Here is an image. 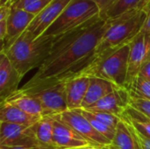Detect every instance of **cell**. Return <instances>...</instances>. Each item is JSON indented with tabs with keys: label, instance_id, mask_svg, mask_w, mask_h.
<instances>
[{
	"label": "cell",
	"instance_id": "cell-1",
	"mask_svg": "<svg viewBox=\"0 0 150 149\" xmlns=\"http://www.w3.org/2000/svg\"><path fill=\"white\" fill-rule=\"evenodd\" d=\"M106 28L107 19L98 14L76 28L54 37L48 57L22 89L62 81L78 74L91 62Z\"/></svg>",
	"mask_w": 150,
	"mask_h": 149
},
{
	"label": "cell",
	"instance_id": "cell-2",
	"mask_svg": "<svg viewBox=\"0 0 150 149\" xmlns=\"http://www.w3.org/2000/svg\"><path fill=\"white\" fill-rule=\"evenodd\" d=\"M54 40V36L41 35L34 39L26 30L4 52L23 77L33 68H39L48 57Z\"/></svg>",
	"mask_w": 150,
	"mask_h": 149
},
{
	"label": "cell",
	"instance_id": "cell-3",
	"mask_svg": "<svg viewBox=\"0 0 150 149\" xmlns=\"http://www.w3.org/2000/svg\"><path fill=\"white\" fill-rule=\"evenodd\" d=\"M129 51L128 43L118 48L109 49L98 54H94L91 62L76 75L101 78L118 87L126 88Z\"/></svg>",
	"mask_w": 150,
	"mask_h": 149
},
{
	"label": "cell",
	"instance_id": "cell-4",
	"mask_svg": "<svg viewBox=\"0 0 150 149\" xmlns=\"http://www.w3.org/2000/svg\"><path fill=\"white\" fill-rule=\"evenodd\" d=\"M147 15L142 9L134 8L107 19V28L98 42L95 54L118 48L130 43L142 31Z\"/></svg>",
	"mask_w": 150,
	"mask_h": 149
},
{
	"label": "cell",
	"instance_id": "cell-5",
	"mask_svg": "<svg viewBox=\"0 0 150 149\" xmlns=\"http://www.w3.org/2000/svg\"><path fill=\"white\" fill-rule=\"evenodd\" d=\"M100 12L99 6L92 0H71L43 35L56 37L84 24Z\"/></svg>",
	"mask_w": 150,
	"mask_h": 149
},
{
	"label": "cell",
	"instance_id": "cell-6",
	"mask_svg": "<svg viewBox=\"0 0 150 149\" xmlns=\"http://www.w3.org/2000/svg\"><path fill=\"white\" fill-rule=\"evenodd\" d=\"M22 90L40 102L42 116H55L68 110L64 81L44 83Z\"/></svg>",
	"mask_w": 150,
	"mask_h": 149
},
{
	"label": "cell",
	"instance_id": "cell-7",
	"mask_svg": "<svg viewBox=\"0 0 150 149\" xmlns=\"http://www.w3.org/2000/svg\"><path fill=\"white\" fill-rule=\"evenodd\" d=\"M54 117L75 130L81 137H83L90 145L96 147H107L111 141L99 134L90 121L83 115L80 109L67 110L64 112L52 116Z\"/></svg>",
	"mask_w": 150,
	"mask_h": 149
},
{
	"label": "cell",
	"instance_id": "cell-8",
	"mask_svg": "<svg viewBox=\"0 0 150 149\" xmlns=\"http://www.w3.org/2000/svg\"><path fill=\"white\" fill-rule=\"evenodd\" d=\"M129 47L128 73L126 89L138 76L143 64L150 60V33L141 32L129 43Z\"/></svg>",
	"mask_w": 150,
	"mask_h": 149
},
{
	"label": "cell",
	"instance_id": "cell-9",
	"mask_svg": "<svg viewBox=\"0 0 150 149\" xmlns=\"http://www.w3.org/2000/svg\"><path fill=\"white\" fill-rule=\"evenodd\" d=\"M0 146L40 147L33 126L0 122Z\"/></svg>",
	"mask_w": 150,
	"mask_h": 149
},
{
	"label": "cell",
	"instance_id": "cell-10",
	"mask_svg": "<svg viewBox=\"0 0 150 149\" xmlns=\"http://www.w3.org/2000/svg\"><path fill=\"white\" fill-rule=\"evenodd\" d=\"M35 15L22 9L11 7L7 19V32L2 41L1 52H5L28 28Z\"/></svg>",
	"mask_w": 150,
	"mask_h": 149
},
{
	"label": "cell",
	"instance_id": "cell-11",
	"mask_svg": "<svg viewBox=\"0 0 150 149\" xmlns=\"http://www.w3.org/2000/svg\"><path fill=\"white\" fill-rule=\"evenodd\" d=\"M70 2L71 0H52L41 12L35 16L26 30L34 39L40 37Z\"/></svg>",
	"mask_w": 150,
	"mask_h": 149
},
{
	"label": "cell",
	"instance_id": "cell-12",
	"mask_svg": "<svg viewBox=\"0 0 150 149\" xmlns=\"http://www.w3.org/2000/svg\"><path fill=\"white\" fill-rule=\"evenodd\" d=\"M130 100L131 96L126 88L116 87L112 92L106 95L93 106L86 110L104 112L121 119L126 110L129 107Z\"/></svg>",
	"mask_w": 150,
	"mask_h": 149
},
{
	"label": "cell",
	"instance_id": "cell-13",
	"mask_svg": "<svg viewBox=\"0 0 150 149\" xmlns=\"http://www.w3.org/2000/svg\"><path fill=\"white\" fill-rule=\"evenodd\" d=\"M22 76L14 68L8 56L0 52V100L4 101L18 90Z\"/></svg>",
	"mask_w": 150,
	"mask_h": 149
},
{
	"label": "cell",
	"instance_id": "cell-14",
	"mask_svg": "<svg viewBox=\"0 0 150 149\" xmlns=\"http://www.w3.org/2000/svg\"><path fill=\"white\" fill-rule=\"evenodd\" d=\"M54 118L53 146L57 149H70L90 145L70 126Z\"/></svg>",
	"mask_w": 150,
	"mask_h": 149
},
{
	"label": "cell",
	"instance_id": "cell-15",
	"mask_svg": "<svg viewBox=\"0 0 150 149\" xmlns=\"http://www.w3.org/2000/svg\"><path fill=\"white\" fill-rule=\"evenodd\" d=\"M68 110L81 109L90 84V77L82 75L69 76L64 80Z\"/></svg>",
	"mask_w": 150,
	"mask_h": 149
},
{
	"label": "cell",
	"instance_id": "cell-16",
	"mask_svg": "<svg viewBox=\"0 0 150 149\" xmlns=\"http://www.w3.org/2000/svg\"><path fill=\"white\" fill-rule=\"evenodd\" d=\"M116 87L118 86L107 80L98 77H90V84L88 86L81 109L86 110L91 108L100 99L112 92Z\"/></svg>",
	"mask_w": 150,
	"mask_h": 149
},
{
	"label": "cell",
	"instance_id": "cell-17",
	"mask_svg": "<svg viewBox=\"0 0 150 149\" xmlns=\"http://www.w3.org/2000/svg\"><path fill=\"white\" fill-rule=\"evenodd\" d=\"M42 117H37L4 102L0 104V122L33 126Z\"/></svg>",
	"mask_w": 150,
	"mask_h": 149
},
{
	"label": "cell",
	"instance_id": "cell-18",
	"mask_svg": "<svg viewBox=\"0 0 150 149\" xmlns=\"http://www.w3.org/2000/svg\"><path fill=\"white\" fill-rule=\"evenodd\" d=\"M3 102L10 104L31 115L43 117L42 109L40 102L33 96L25 92L22 89L17 90Z\"/></svg>",
	"mask_w": 150,
	"mask_h": 149
},
{
	"label": "cell",
	"instance_id": "cell-19",
	"mask_svg": "<svg viewBox=\"0 0 150 149\" xmlns=\"http://www.w3.org/2000/svg\"><path fill=\"white\" fill-rule=\"evenodd\" d=\"M108 149H141L130 125L123 119L119 122Z\"/></svg>",
	"mask_w": 150,
	"mask_h": 149
},
{
	"label": "cell",
	"instance_id": "cell-20",
	"mask_svg": "<svg viewBox=\"0 0 150 149\" xmlns=\"http://www.w3.org/2000/svg\"><path fill=\"white\" fill-rule=\"evenodd\" d=\"M33 128L40 146L54 147V118L52 116H43L35 125L33 126Z\"/></svg>",
	"mask_w": 150,
	"mask_h": 149
},
{
	"label": "cell",
	"instance_id": "cell-21",
	"mask_svg": "<svg viewBox=\"0 0 150 149\" xmlns=\"http://www.w3.org/2000/svg\"><path fill=\"white\" fill-rule=\"evenodd\" d=\"M121 119L132 126L137 132L150 139V119L143 113L129 106L122 115Z\"/></svg>",
	"mask_w": 150,
	"mask_h": 149
},
{
	"label": "cell",
	"instance_id": "cell-22",
	"mask_svg": "<svg viewBox=\"0 0 150 149\" xmlns=\"http://www.w3.org/2000/svg\"><path fill=\"white\" fill-rule=\"evenodd\" d=\"M142 0H116L104 13L100 14L104 18H115L129 10L137 8Z\"/></svg>",
	"mask_w": 150,
	"mask_h": 149
},
{
	"label": "cell",
	"instance_id": "cell-23",
	"mask_svg": "<svg viewBox=\"0 0 150 149\" xmlns=\"http://www.w3.org/2000/svg\"><path fill=\"white\" fill-rule=\"evenodd\" d=\"M127 90L131 98L150 100V80L138 76Z\"/></svg>",
	"mask_w": 150,
	"mask_h": 149
},
{
	"label": "cell",
	"instance_id": "cell-24",
	"mask_svg": "<svg viewBox=\"0 0 150 149\" xmlns=\"http://www.w3.org/2000/svg\"><path fill=\"white\" fill-rule=\"evenodd\" d=\"M51 1L52 0H16L11 7L22 9L37 16L50 4Z\"/></svg>",
	"mask_w": 150,
	"mask_h": 149
},
{
	"label": "cell",
	"instance_id": "cell-25",
	"mask_svg": "<svg viewBox=\"0 0 150 149\" xmlns=\"http://www.w3.org/2000/svg\"><path fill=\"white\" fill-rule=\"evenodd\" d=\"M80 110H81L83 115L90 121V123L91 124V126L94 127V129H95L99 134H101L102 136H104L105 138H106V139H107L108 141H112V139L114 138V135H115V131H116V129H113V128H112V127H110V126H106V125L101 123L100 121L97 120L95 118H93V117L90 114V112H89L88 111L83 110V109H80Z\"/></svg>",
	"mask_w": 150,
	"mask_h": 149
},
{
	"label": "cell",
	"instance_id": "cell-26",
	"mask_svg": "<svg viewBox=\"0 0 150 149\" xmlns=\"http://www.w3.org/2000/svg\"><path fill=\"white\" fill-rule=\"evenodd\" d=\"M90 112V114L95 118L97 120L100 121L101 123L113 128V129H116L119 122L120 121V118L115 116V115H112V114H110V113H106V112H97V111H89V110H86Z\"/></svg>",
	"mask_w": 150,
	"mask_h": 149
},
{
	"label": "cell",
	"instance_id": "cell-27",
	"mask_svg": "<svg viewBox=\"0 0 150 149\" xmlns=\"http://www.w3.org/2000/svg\"><path fill=\"white\" fill-rule=\"evenodd\" d=\"M129 106L141 112L142 113H143L145 116L150 119V100L131 98Z\"/></svg>",
	"mask_w": 150,
	"mask_h": 149
},
{
	"label": "cell",
	"instance_id": "cell-28",
	"mask_svg": "<svg viewBox=\"0 0 150 149\" xmlns=\"http://www.w3.org/2000/svg\"><path fill=\"white\" fill-rule=\"evenodd\" d=\"M132 130H133V133L134 134V136L136 137L137 139V141L140 145V148L141 149H150V139L142 135V133H140L139 132H137L132 126H130Z\"/></svg>",
	"mask_w": 150,
	"mask_h": 149
},
{
	"label": "cell",
	"instance_id": "cell-29",
	"mask_svg": "<svg viewBox=\"0 0 150 149\" xmlns=\"http://www.w3.org/2000/svg\"><path fill=\"white\" fill-rule=\"evenodd\" d=\"M142 10L145 11V13L147 15V18H146V21H145L144 25H143V27H142L141 32L150 33V2Z\"/></svg>",
	"mask_w": 150,
	"mask_h": 149
},
{
	"label": "cell",
	"instance_id": "cell-30",
	"mask_svg": "<svg viewBox=\"0 0 150 149\" xmlns=\"http://www.w3.org/2000/svg\"><path fill=\"white\" fill-rule=\"evenodd\" d=\"M92 1H94L95 3H97V4L99 6V8H100V11H101V12H100V14H102V13H104L116 0H92Z\"/></svg>",
	"mask_w": 150,
	"mask_h": 149
},
{
	"label": "cell",
	"instance_id": "cell-31",
	"mask_svg": "<svg viewBox=\"0 0 150 149\" xmlns=\"http://www.w3.org/2000/svg\"><path fill=\"white\" fill-rule=\"evenodd\" d=\"M138 76H140L145 79L150 80V60L143 64Z\"/></svg>",
	"mask_w": 150,
	"mask_h": 149
},
{
	"label": "cell",
	"instance_id": "cell-32",
	"mask_svg": "<svg viewBox=\"0 0 150 149\" xmlns=\"http://www.w3.org/2000/svg\"><path fill=\"white\" fill-rule=\"evenodd\" d=\"M7 19H0V39H1V42L4 40L5 35H6V32H7Z\"/></svg>",
	"mask_w": 150,
	"mask_h": 149
},
{
	"label": "cell",
	"instance_id": "cell-33",
	"mask_svg": "<svg viewBox=\"0 0 150 149\" xmlns=\"http://www.w3.org/2000/svg\"><path fill=\"white\" fill-rule=\"evenodd\" d=\"M70 149H108V146L107 147H96V146H92V145H86V146Z\"/></svg>",
	"mask_w": 150,
	"mask_h": 149
},
{
	"label": "cell",
	"instance_id": "cell-34",
	"mask_svg": "<svg viewBox=\"0 0 150 149\" xmlns=\"http://www.w3.org/2000/svg\"><path fill=\"white\" fill-rule=\"evenodd\" d=\"M0 149H37V148H25V147H11V146H0Z\"/></svg>",
	"mask_w": 150,
	"mask_h": 149
},
{
	"label": "cell",
	"instance_id": "cell-35",
	"mask_svg": "<svg viewBox=\"0 0 150 149\" xmlns=\"http://www.w3.org/2000/svg\"><path fill=\"white\" fill-rule=\"evenodd\" d=\"M15 1L16 0H0V6H3V5L11 6Z\"/></svg>",
	"mask_w": 150,
	"mask_h": 149
},
{
	"label": "cell",
	"instance_id": "cell-36",
	"mask_svg": "<svg viewBox=\"0 0 150 149\" xmlns=\"http://www.w3.org/2000/svg\"><path fill=\"white\" fill-rule=\"evenodd\" d=\"M150 2V0H142L141 1V3L139 4V5H138V7L137 8H139V9H143Z\"/></svg>",
	"mask_w": 150,
	"mask_h": 149
},
{
	"label": "cell",
	"instance_id": "cell-37",
	"mask_svg": "<svg viewBox=\"0 0 150 149\" xmlns=\"http://www.w3.org/2000/svg\"><path fill=\"white\" fill-rule=\"evenodd\" d=\"M37 149H57L55 148H54V147H43V146H40V147H38Z\"/></svg>",
	"mask_w": 150,
	"mask_h": 149
}]
</instances>
